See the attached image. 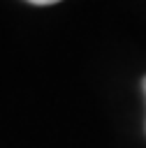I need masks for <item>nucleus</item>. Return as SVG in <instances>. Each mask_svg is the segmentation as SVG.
I'll return each mask as SVG.
<instances>
[{
	"label": "nucleus",
	"mask_w": 146,
	"mask_h": 148,
	"mask_svg": "<svg viewBox=\"0 0 146 148\" xmlns=\"http://www.w3.org/2000/svg\"><path fill=\"white\" fill-rule=\"evenodd\" d=\"M32 5H53V2H60V0H28Z\"/></svg>",
	"instance_id": "f257e3e1"
},
{
	"label": "nucleus",
	"mask_w": 146,
	"mask_h": 148,
	"mask_svg": "<svg viewBox=\"0 0 146 148\" xmlns=\"http://www.w3.org/2000/svg\"><path fill=\"white\" fill-rule=\"evenodd\" d=\"M141 86H144V92H146V79H144V83H141Z\"/></svg>",
	"instance_id": "f03ea898"
}]
</instances>
